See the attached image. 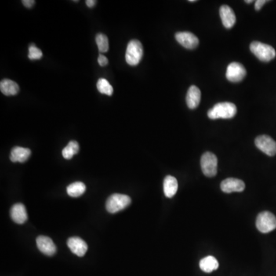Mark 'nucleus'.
<instances>
[{
    "mask_svg": "<svg viewBox=\"0 0 276 276\" xmlns=\"http://www.w3.org/2000/svg\"><path fill=\"white\" fill-rule=\"evenodd\" d=\"M219 262L217 259L212 255L204 258L200 262V269L206 273H210L215 271L219 268Z\"/></svg>",
    "mask_w": 276,
    "mask_h": 276,
    "instance_id": "nucleus-19",
    "label": "nucleus"
},
{
    "mask_svg": "<svg viewBox=\"0 0 276 276\" xmlns=\"http://www.w3.org/2000/svg\"><path fill=\"white\" fill-rule=\"evenodd\" d=\"M98 62H99V66H107V63H108V60H107V58H106L104 55L100 54L99 56V59H98Z\"/></svg>",
    "mask_w": 276,
    "mask_h": 276,
    "instance_id": "nucleus-25",
    "label": "nucleus"
},
{
    "mask_svg": "<svg viewBox=\"0 0 276 276\" xmlns=\"http://www.w3.org/2000/svg\"><path fill=\"white\" fill-rule=\"evenodd\" d=\"M85 2H86V5H88L89 8H92V7L95 6L97 1H95V0H87Z\"/></svg>",
    "mask_w": 276,
    "mask_h": 276,
    "instance_id": "nucleus-28",
    "label": "nucleus"
},
{
    "mask_svg": "<svg viewBox=\"0 0 276 276\" xmlns=\"http://www.w3.org/2000/svg\"><path fill=\"white\" fill-rule=\"evenodd\" d=\"M28 57L30 60H38L42 57V52L34 45H31L29 48Z\"/></svg>",
    "mask_w": 276,
    "mask_h": 276,
    "instance_id": "nucleus-24",
    "label": "nucleus"
},
{
    "mask_svg": "<svg viewBox=\"0 0 276 276\" xmlns=\"http://www.w3.org/2000/svg\"><path fill=\"white\" fill-rule=\"evenodd\" d=\"M131 204V197L124 194L114 193L107 199L106 209L110 213H116L126 209Z\"/></svg>",
    "mask_w": 276,
    "mask_h": 276,
    "instance_id": "nucleus-4",
    "label": "nucleus"
},
{
    "mask_svg": "<svg viewBox=\"0 0 276 276\" xmlns=\"http://www.w3.org/2000/svg\"><path fill=\"white\" fill-rule=\"evenodd\" d=\"M252 2H253V1H252V0H245V2L248 4L252 3Z\"/></svg>",
    "mask_w": 276,
    "mask_h": 276,
    "instance_id": "nucleus-29",
    "label": "nucleus"
},
{
    "mask_svg": "<svg viewBox=\"0 0 276 276\" xmlns=\"http://www.w3.org/2000/svg\"><path fill=\"white\" fill-rule=\"evenodd\" d=\"M219 15L222 23L226 29H231L237 22L235 12L229 5H222L219 9Z\"/></svg>",
    "mask_w": 276,
    "mask_h": 276,
    "instance_id": "nucleus-13",
    "label": "nucleus"
},
{
    "mask_svg": "<svg viewBox=\"0 0 276 276\" xmlns=\"http://www.w3.org/2000/svg\"><path fill=\"white\" fill-rule=\"evenodd\" d=\"M237 113V106L231 102H220L216 104L207 113L208 117L212 120L230 119Z\"/></svg>",
    "mask_w": 276,
    "mask_h": 276,
    "instance_id": "nucleus-1",
    "label": "nucleus"
},
{
    "mask_svg": "<svg viewBox=\"0 0 276 276\" xmlns=\"http://www.w3.org/2000/svg\"><path fill=\"white\" fill-rule=\"evenodd\" d=\"M256 227L262 233L273 231L276 229V216L269 211L260 212L256 219Z\"/></svg>",
    "mask_w": 276,
    "mask_h": 276,
    "instance_id": "nucleus-5",
    "label": "nucleus"
},
{
    "mask_svg": "<svg viewBox=\"0 0 276 276\" xmlns=\"http://www.w3.org/2000/svg\"><path fill=\"white\" fill-rule=\"evenodd\" d=\"M267 2V0H257V1H255V10H260V9H262V7L263 6V5H264Z\"/></svg>",
    "mask_w": 276,
    "mask_h": 276,
    "instance_id": "nucleus-26",
    "label": "nucleus"
},
{
    "mask_svg": "<svg viewBox=\"0 0 276 276\" xmlns=\"http://www.w3.org/2000/svg\"><path fill=\"white\" fill-rule=\"evenodd\" d=\"M67 245L70 250L79 257H82L88 251V245L82 239L78 237H71L67 241Z\"/></svg>",
    "mask_w": 276,
    "mask_h": 276,
    "instance_id": "nucleus-12",
    "label": "nucleus"
},
{
    "mask_svg": "<svg viewBox=\"0 0 276 276\" xmlns=\"http://www.w3.org/2000/svg\"><path fill=\"white\" fill-rule=\"evenodd\" d=\"M203 172L206 176L213 177L217 173V157L211 152H206L200 161Z\"/></svg>",
    "mask_w": 276,
    "mask_h": 276,
    "instance_id": "nucleus-6",
    "label": "nucleus"
},
{
    "mask_svg": "<svg viewBox=\"0 0 276 276\" xmlns=\"http://www.w3.org/2000/svg\"><path fill=\"white\" fill-rule=\"evenodd\" d=\"M255 146L269 157H273L276 154V142L271 137L268 135H260L255 138Z\"/></svg>",
    "mask_w": 276,
    "mask_h": 276,
    "instance_id": "nucleus-7",
    "label": "nucleus"
},
{
    "mask_svg": "<svg viewBox=\"0 0 276 276\" xmlns=\"http://www.w3.org/2000/svg\"><path fill=\"white\" fill-rule=\"evenodd\" d=\"M250 50L262 62H270L276 56V50L273 46L260 41H252Z\"/></svg>",
    "mask_w": 276,
    "mask_h": 276,
    "instance_id": "nucleus-3",
    "label": "nucleus"
},
{
    "mask_svg": "<svg viewBox=\"0 0 276 276\" xmlns=\"http://www.w3.org/2000/svg\"><path fill=\"white\" fill-rule=\"evenodd\" d=\"M36 245L40 252L48 256L55 255L57 251L56 245L54 243L52 239L45 236H39L37 237Z\"/></svg>",
    "mask_w": 276,
    "mask_h": 276,
    "instance_id": "nucleus-11",
    "label": "nucleus"
},
{
    "mask_svg": "<svg viewBox=\"0 0 276 276\" xmlns=\"http://www.w3.org/2000/svg\"><path fill=\"white\" fill-rule=\"evenodd\" d=\"M221 190L226 193L233 192H242L245 190V185L241 179L237 178H227L222 181L220 184Z\"/></svg>",
    "mask_w": 276,
    "mask_h": 276,
    "instance_id": "nucleus-10",
    "label": "nucleus"
},
{
    "mask_svg": "<svg viewBox=\"0 0 276 276\" xmlns=\"http://www.w3.org/2000/svg\"><path fill=\"white\" fill-rule=\"evenodd\" d=\"M22 2H23V5L27 7V8H32V7L34 5V2H35L33 1V0H23Z\"/></svg>",
    "mask_w": 276,
    "mask_h": 276,
    "instance_id": "nucleus-27",
    "label": "nucleus"
},
{
    "mask_svg": "<svg viewBox=\"0 0 276 276\" xmlns=\"http://www.w3.org/2000/svg\"><path fill=\"white\" fill-rule=\"evenodd\" d=\"M178 190L177 179L172 176H167L164 180V192L166 197L172 198Z\"/></svg>",
    "mask_w": 276,
    "mask_h": 276,
    "instance_id": "nucleus-17",
    "label": "nucleus"
},
{
    "mask_svg": "<svg viewBox=\"0 0 276 276\" xmlns=\"http://www.w3.org/2000/svg\"><path fill=\"white\" fill-rule=\"evenodd\" d=\"M10 216L17 224H23L28 219L27 211L23 204H17L12 206L10 209Z\"/></svg>",
    "mask_w": 276,
    "mask_h": 276,
    "instance_id": "nucleus-14",
    "label": "nucleus"
},
{
    "mask_svg": "<svg viewBox=\"0 0 276 276\" xmlns=\"http://www.w3.org/2000/svg\"><path fill=\"white\" fill-rule=\"evenodd\" d=\"M30 155H31V150L30 149L15 147L12 148L9 157L12 162L25 163L29 160Z\"/></svg>",
    "mask_w": 276,
    "mask_h": 276,
    "instance_id": "nucleus-16",
    "label": "nucleus"
},
{
    "mask_svg": "<svg viewBox=\"0 0 276 276\" xmlns=\"http://www.w3.org/2000/svg\"><path fill=\"white\" fill-rule=\"evenodd\" d=\"M86 190V186L82 182H74L68 186L67 193L70 197H78L82 195Z\"/></svg>",
    "mask_w": 276,
    "mask_h": 276,
    "instance_id": "nucleus-20",
    "label": "nucleus"
},
{
    "mask_svg": "<svg viewBox=\"0 0 276 276\" xmlns=\"http://www.w3.org/2000/svg\"><path fill=\"white\" fill-rule=\"evenodd\" d=\"M143 45L140 41L137 39L131 40L127 47L125 59L129 66H135L140 63L143 57Z\"/></svg>",
    "mask_w": 276,
    "mask_h": 276,
    "instance_id": "nucleus-2",
    "label": "nucleus"
},
{
    "mask_svg": "<svg viewBox=\"0 0 276 276\" xmlns=\"http://www.w3.org/2000/svg\"><path fill=\"white\" fill-rule=\"evenodd\" d=\"M79 151V145L75 140H71L68 143L67 146L62 150V156L66 160H71L74 155Z\"/></svg>",
    "mask_w": 276,
    "mask_h": 276,
    "instance_id": "nucleus-21",
    "label": "nucleus"
},
{
    "mask_svg": "<svg viewBox=\"0 0 276 276\" xmlns=\"http://www.w3.org/2000/svg\"><path fill=\"white\" fill-rule=\"evenodd\" d=\"M201 100V92L195 85H192L186 94V104L189 108L195 109L198 107Z\"/></svg>",
    "mask_w": 276,
    "mask_h": 276,
    "instance_id": "nucleus-15",
    "label": "nucleus"
},
{
    "mask_svg": "<svg viewBox=\"0 0 276 276\" xmlns=\"http://www.w3.org/2000/svg\"><path fill=\"white\" fill-rule=\"evenodd\" d=\"M189 2H196V0H189Z\"/></svg>",
    "mask_w": 276,
    "mask_h": 276,
    "instance_id": "nucleus-30",
    "label": "nucleus"
},
{
    "mask_svg": "<svg viewBox=\"0 0 276 276\" xmlns=\"http://www.w3.org/2000/svg\"><path fill=\"white\" fill-rule=\"evenodd\" d=\"M176 41L182 46L187 49H193L197 48L199 45V39L195 34L188 32H181L175 34Z\"/></svg>",
    "mask_w": 276,
    "mask_h": 276,
    "instance_id": "nucleus-9",
    "label": "nucleus"
},
{
    "mask_svg": "<svg viewBox=\"0 0 276 276\" xmlns=\"http://www.w3.org/2000/svg\"><path fill=\"white\" fill-rule=\"evenodd\" d=\"M0 91L6 96L17 95L19 87L17 83L10 79H3L0 82Z\"/></svg>",
    "mask_w": 276,
    "mask_h": 276,
    "instance_id": "nucleus-18",
    "label": "nucleus"
},
{
    "mask_svg": "<svg viewBox=\"0 0 276 276\" xmlns=\"http://www.w3.org/2000/svg\"><path fill=\"white\" fill-rule=\"evenodd\" d=\"M246 75V70L242 65L238 62H232L226 69V76L231 82H240Z\"/></svg>",
    "mask_w": 276,
    "mask_h": 276,
    "instance_id": "nucleus-8",
    "label": "nucleus"
},
{
    "mask_svg": "<svg viewBox=\"0 0 276 276\" xmlns=\"http://www.w3.org/2000/svg\"><path fill=\"white\" fill-rule=\"evenodd\" d=\"M97 45L99 48V52H107L109 49V41L108 38L106 36L105 34L103 33H99L97 34L96 38Z\"/></svg>",
    "mask_w": 276,
    "mask_h": 276,
    "instance_id": "nucleus-23",
    "label": "nucleus"
},
{
    "mask_svg": "<svg viewBox=\"0 0 276 276\" xmlns=\"http://www.w3.org/2000/svg\"><path fill=\"white\" fill-rule=\"evenodd\" d=\"M97 88H98L100 93L108 95V96H110V95H112L113 92H114L113 87L110 85V83L105 78H100L98 81Z\"/></svg>",
    "mask_w": 276,
    "mask_h": 276,
    "instance_id": "nucleus-22",
    "label": "nucleus"
}]
</instances>
